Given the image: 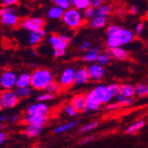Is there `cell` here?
I'll return each instance as SVG.
<instances>
[{
    "label": "cell",
    "instance_id": "9c48e42d",
    "mask_svg": "<svg viewBox=\"0 0 148 148\" xmlns=\"http://www.w3.org/2000/svg\"><path fill=\"white\" fill-rule=\"evenodd\" d=\"M48 115L47 114H26L24 117V122L27 125L44 127L47 123Z\"/></svg>",
    "mask_w": 148,
    "mask_h": 148
},
{
    "label": "cell",
    "instance_id": "2e32d148",
    "mask_svg": "<svg viewBox=\"0 0 148 148\" xmlns=\"http://www.w3.org/2000/svg\"><path fill=\"white\" fill-rule=\"evenodd\" d=\"M1 22L5 26H15L19 22V18L14 12H8L1 16Z\"/></svg>",
    "mask_w": 148,
    "mask_h": 148
},
{
    "label": "cell",
    "instance_id": "f546056e",
    "mask_svg": "<svg viewBox=\"0 0 148 148\" xmlns=\"http://www.w3.org/2000/svg\"><path fill=\"white\" fill-rule=\"evenodd\" d=\"M53 3H54V5L62 9L64 12L70 9L71 5H72V3H71L70 0H54Z\"/></svg>",
    "mask_w": 148,
    "mask_h": 148
},
{
    "label": "cell",
    "instance_id": "11a10c76",
    "mask_svg": "<svg viewBox=\"0 0 148 148\" xmlns=\"http://www.w3.org/2000/svg\"><path fill=\"white\" fill-rule=\"evenodd\" d=\"M145 95L148 96V84L146 85V93H145Z\"/></svg>",
    "mask_w": 148,
    "mask_h": 148
},
{
    "label": "cell",
    "instance_id": "ac0fdd59",
    "mask_svg": "<svg viewBox=\"0 0 148 148\" xmlns=\"http://www.w3.org/2000/svg\"><path fill=\"white\" fill-rule=\"evenodd\" d=\"M46 32L45 29L40 30L38 32H29V43L31 45H36L42 41L43 38L45 36Z\"/></svg>",
    "mask_w": 148,
    "mask_h": 148
},
{
    "label": "cell",
    "instance_id": "f1b7e54d",
    "mask_svg": "<svg viewBox=\"0 0 148 148\" xmlns=\"http://www.w3.org/2000/svg\"><path fill=\"white\" fill-rule=\"evenodd\" d=\"M112 12V6L108 4H103L99 9L96 10V13L102 16H107Z\"/></svg>",
    "mask_w": 148,
    "mask_h": 148
},
{
    "label": "cell",
    "instance_id": "7bdbcfd3",
    "mask_svg": "<svg viewBox=\"0 0 148 148\" xmlns=\"http://www.w3.org/2000/svg\"><path fill=\"white\" fill-rule=\"evenodd\" d=\"M90 46H91V43L90 41H84L80 45V50L81 51H89L90 49Z\"/></svg>",
    "mask_w": 148,
    "mask_h": 148
},
{
    "label": "cell",
    "instance_id": "ab89813d",
    "mask_svg": "<svg viewBox=\"0 0 148 148\" xmlns=\"http://www.w3.org/2000/svg\"><path fill=\"white\" fill-rule=\"evenodd\" d=\"M146 93V85L140 84L136 86V94L138 97H143Z\"/></svg>",
    "mask_w": 148,
    "mask_h": 148
},
{
    "label": "cell",
    "instance_id": "4fadbf2b",
    "mask_svg": "<svg viewBox=\"0 0 148 148\" xmlns=\"http://www.w3.org/2000/svg\"><path fill=\"white\" fill-rule=\"evenodd\" d=\"M90 77L89 75L88 69L81 68L75 71V84L76 85H82L85 84L90 81Z\"/></svg>",
    "mask_w": 148,
    "mask_h": 148
},
{
    "label": "cell",
    "instance_id": "74e56055",
    "mask_svg": "<svg viewBox=\"0 0 148 148\" xmlns=\"http://www.w3.org/2000/svg\"><path fill=\"white\" fill-rule=\"evenodd\" d=\"M64 113L65 114H66L69 116H70V117H75V116H76V114H77V112H76V110L74 108V107L69 104V105H66L65 107H64Z\"/></svg>",
    "mask_w": 148,
    "mask_h": 148
},
{
    "label": "cell",
    "instance_id": "816d5d0a",
    "mask_svg": "<svg viewBox=\"0 0 148 148\" xmlns=\"http://www.w3.org/2000/svg\"><path fill=\"white\" fill-rule=\"evenodd\" d=\"M92 139H93V138H92V137H87V138H84V139H83L82 141H81V144H82V145H85V144H88V143L91 142V141H92Z\"/></svg>",
    "mask_w": 148,
    "mask_h": 148
},
{
    "label": "cell",
    "instance_id": "8fae6325",
    "mask_svg": "<svg viewBox=\"0 0 148 148\" xmlns=\"http://www.w3.org/2000/svg\"><path fill=\"white\" fill-rule=\"evenodd\" d=\"M49 112V106L43 102H36L31 104L27 107V114H47Z\"/></svg>",
    "mask_w": 148,
    "mask_h": 148
},
{
    "label": "cell",
    "instance_id": "4316f807",
    "mask_svg": "<svg viewBox=\"0 0 148 148\" xmlns=\"http://www.w3.org/2000/svg\"><path fill=\"white\" fill-rule=\"evenodd\" d=\"M71 3H72V5L74 6V8L77 9L78 11H80V10L84 11L86 8L90 6V0H72Z\"/></svg>",
    "mask_w": 148,
    "mask_h": 148
},
{
    "label": "cell",
    "instance_id": "b9f144b4",
    "mask_svg": "<svg viewBox=\"0 0 148 148\" xmlns=\"http://www.w3.org/2000/svg\"><path fill=\"white\" fill-rule=\"evenodd\" d=\"M143 30H144V23L143 22L138 23L135 27V34L140 36L143 33Z\"/></svg>",
    "mask_w": 148,
    "mask_h": 148
},
{
    "label": "cell",
    "instance_id": "3957f363",
    "mask_svg": "<svg viewBox=\"0 0 148 148\" xmlns=\"http://www.w3.org/2000/svg\"><path fill=\"white\" fill-rule=\"evenodd\" d=\"M45 21L39 17L26 19L21 22V27L29 32H38L44 29Z\"/></svg>",
    "mask_w": 148,
    "mask_h": 148
},
{
    "label": "cell",
    "instance_id": "d4e9b609",
    "mask_svg": "<svg viewBox=\"0 0 148 148\" xmlns=\"http://www.w3.org/2000/svg\"><path fill=\"white\" fill-rule=\"evenodd\" d=\"M110 55H112L114 59L119 60H124L127 59L128 57V53L127 51L123 49V48H115V49H112L110 51Z\"/></svg>",
    "mask_w": 148,
    "mask_h": 148
},
{
    "label": "cell",
    "instance_id": "680465c9",
    "mask_svg": "<svg viewBox=\"0 0 148 148\" xmlns=\"http://www.w3.org/2000/svg\"><path fill=\"white\" fill-rule=\"evenodd\" d=\"M0 79H1V74H0Z\"/></svg>",
    "mask_w": 148,
    "mask_h": 148
},
{
    "label": "cell",
    "instance_id": "c3c4849f",
    "mask_svg": "<svg viewBox=\"0 0 148 148\" xmlns=\"http://www.w3.org/2000/svg\"><path fill=\"white\" fill-rule=\"evenodd\" d=\"M6 139V134L3 131H0V145H1Z\"/></svg>",
    "mask_w": 148,
    "mask_h": 148
},
{
    "label": "cell",
    "instance_id": "7c38bea8",
    "mask_svg": "<svg viewBox=\"0 0 148 148\" xmlns=\"http://www.w3.org/2000/svg\"><path fill=\"white\" fill-rule=\"evenodd\" d=\"M88 71H89L90 79L94 80V81H99V80L102 79L105 75L104 66L99 65L98 63L91 64L88 68Z\"/></svg>",
    "mask_w": 148,
    "mask_h": 148
},
{
    "label": "cell",
    "instance_id": "9a60e30c",
    "mask_svg": "<svg viewBox=\"0 0 148 148\" xmlns=\"http://www.w3.org/2000/svg\"><path fill=\"white\" fill-rule=\"evenodd\" d=\"M31 86V75L29 73H22L17 77V88H29Z\"/></svg>",
    "mask_w": 148,
    "mask_h": 148
},
{
    "label": "cell",
    "instance_id": "f907efd6",
    "mask_svg": "<svg viewBox=\"0 0 148 148\" xmlns=\"http://www.w3.org/2000/svg\"><path fill=\"white\" fill-rule=\"evenodd\" d=\"M130 12L132 13V14H137L138 12V8L136 5H131L130 7Z\"/></svg>",
    "mask_w": 148,
    "mask_h": 148
},
{
    "label": "cell",
    "instance_id": "8d00e7d4",
    "mask_svg": "<svg viewBox=\"0 0 148 148\" xmlns=\"http://www.w3.org/2000/svg\"><path fill=\"white\" fill-rule=\"evenodd\" d=\"M121 29H122V28H121V27H119V26H117V25H111V26H109L108 28L106 29L107 36L119 34V32L121 31Z\"/></svg>",
    "mask_w": 148,
    "mask_h": 148
},
{
    "label": "cell",
    "instance_id": "ee69618b",
    "mask_svg": "<svg viewBox=\"0 0 148 148\" xmlns=\"http://www.w3.org/2000/svg\"><path fill=\"white\" fill-rule=\"evenodd\" d=\"M102 5H103V1H101V0H91L90 1V6L96 10L99 9Z\"/></svg>",
    "mask_w": 148,
    "mask_h": 148
},
{
    "label": "cell",
    "instance_id": "bcb514c9",
    "mask_svg": "<svg viewBox=\"0 0 148 148\" xmlns=\"http://www.w3.org/2000/svg\"><path fill=\"white\" fill-rule=\"evenodd\" d=\"M8 12H13V9L12 7H5V8L0 9V17Z\"/></svg>",
    "mask_w": 148,
    "mask_h": 148
},
{
    "label": "cell",
    "instance_id": "f35d334b",
    "mask_svg": "<svg viewBox=\"0 0 148 148\" xmlns=\"http://www.w3.org/2000/svg\"><path fill=\"white\" fill-rule=\"evenodd\" d=\"M53 99V95L51 93H48V92H45V93H43L41 95H39L37 97V101L38 102H45V101H49V100H51Z\"/></svg>",
    "mask_w": 148,
    "mask_h": 148
},
{
    "label": "cell",
    "instance_id": "52a82bcc",
    "mask_svg": "<svg viewBox=\"0 0 148 148\" xmlns=\"http://www.w3.org/2000/svg\"><path fill=\"white\" fill-rule=\"evenodd\" d=\"M1 99L4 108H12L19 103V97L15 91L5 90L1 93Z\"/></svg>",
    "mask_w": 148,
    "mask_h": 148
},
{
    "label": "cell",
    "instance_id": "5b68a950",
    "mask_svg": "<svg viewBox=\"0 0 148 148\" xmlns=\"http://www.w3.org/2000/svg\"><path fill=\"white\" fill-rule=\"evenodd\" d=\"M70 37L66 35H51L49 37L48 41L54 50L66 51V48L70 43Z\"/></svg>",
    "mask_w": 148,
    "mask_h": 148
},
{
    "label": "cell",
    "instance_id": "7402d4cb",
    "mask_svg": "<svg viewBox=\"0 0 148 148\" xmlns=\"http://www.w3.org/2000/svg\"><path fill=\"white\" fill-rule=\"evenodd\" d=\"M120 33V32H119ZM106 45L108 46L111 50L112 49H115V48H119L121 47L122 45V42H121V39L119 36V34L117 35H113V36H108L106 39Z\"/></svg>",
    "mask_w": 148,
    "mask_h": 148
},
{
    "label": "cell",
    "instance_id": "7a4b0ae2",
    "mask_svg": "<svg viewBox=\"0 0 148 148\" xmlns=\"http://www.w3.org/2000/svg\"><path fill=\"white\" fill-rule=\"evenodd\" d=\"M62 20L70 29H77L83 23V13H81L77 9L71 7L64 12Z\"/></svg>",
    "mask_w": 148,
    "mask_h": 148
},
{
    "label": "cell",
    "instance_id": "f6af8a7d",
    "mask_svg": "<svg viewBox=\"0 0 148 148\" xmlns=\"http://www.w3.org/2000/svg\"><path fill=\"white\" fill-rule=\"evenodd\" d=\"M17 3H18L17 0H4V1H2V5L5 7H10V5H15Z\"/></svg>",
    "mask_w": 148,
    "mask_h": 148
},
{
    "label": "cell",
    "instance_id": "ffe728a7",
    "mask_svg": "<svg viewBox=\"0 0 148 148\" xmlns=\"http://www.w3.org/2000/svg\"><path fill=\"white\" fill-rule=\"evenodd\" d=\"M64 14V11L62 9H60V7L54 5L51 7L48 11H47V17L51 20H59V19H62Z\"/></svg>",
    "mask_w": 148,
    "mask_h": 148
},
{
    "label": "cell",
    "instance_id": "ba28073f",
    "mask_svg": "<svg viewBox=\"0 0 148 148\" xmlns=\"http://www.w3.org/2000/svg\"><path fill=\"white\" fill-rule=\"evenodd\" d=\"M75 70L73 68H66L60 74L59 84L62 87H69L75 84Z\"/></svg>",
    "mask_w": 148,
    "mask_h": 148
},
{
    "label": "cell",
    "instance_id": "484cf974",
    "mask_svg": "<svg viewBox=\"0 0 148 148\" xmlns=\"http://www.w3.org/2000/svg\"><path fill=\"white\" fill-rule=\"evenodd\" d=\"M76 125H77L76 121H72V122L66 123L65 124H61V125H60V126H58V127H56L54 129V133H56V134L64 133L66 131H69V130L74 129Z\"/></svg>",
    "mask_w": 148,
    "mask_h": 148
},
{
    "label": "cell",
    "instance_id": "cb8c5ba5",
    "mask_svg": "<svg viewBox=\"0 0 148 148\" xmlns=\"http://www.w3.org/2000/svg\"><path fill=\"white\" fill-rule=\"evenodd\" d=\"M136 94V86L123 84L122 85V92L121 95L125 99H131Z\"/></svg>",
    "mask_w": 148,
    "mask_h": 148
},
{
    "label": "cell",
    "instance_id": "30bf717a",
    "mask_svg": "<svg viewBox=\"0 0 148 148\" xmlns=\"http://www.w3.org/2000/svg\"><path fill=\"white\" fill-rule=\"evenodd\" d=\"M70 105L76 110L77 113H86L89 111L88 106H87V100L86 96L83 94L75 95L70 102Z\"/></svg>",
    "mask_w": 148,
    "mask_h": 148
},
{
    "label": "cell",
    "instance_id": "db71d44e",
    "mask_svg": "<svg viewBox=\"0 0 148 148\" xmlns=\"http://www.w3.org/2000/svg\"><path fill=\"white\" fill-rule=\"evenodd\" d=\"M4 108L3 106V103H2V99H1V94H0V112L2 111V109Z\"/></svg>",
    "mask_w": 148,
    "mask_h": 148
},
{
    "label": "cell",
    "instance_id": "f5cc1de1",
    "mask_svg": "<svg viewBox=\"0 0 148 148\" xmlns=\"http://www.w3.org/2000/svg\"><path fill=\"white\" fill-rule=\"evenodd\" d=\"M9 118H8V116H6V115H0V124H2V123L3 122H5V121H6V120H8Z\"/></svg>",
    "mask_w": 148,
    "mask_h": 148
},
{
    "label": "cell",
    "instance_id": "8992f818",
    "mask_svg": "<svg viewBox=\"0 0 148 148\" xmlns=\"http://www.w3.org/2000/svg\"><path fill=\"white\" fill-rule=\"evenodd\" d=\"M92 92L94 93V95L97 97V99L100 101L102 105L109 102L114 98L108 89V86H106V85H102V84L98 85L96 88H94L92 90Z\"/></svg>",
    "mask_w": 148,
    "mask_h": 148
},
{
    "label": "cell",
    "instance_id": "681fc988",
    "mask_svg": "<svg viewBox=\"0 0 148 148\" xmlns=\"http://www.w3.org/2000/svg\"><path fill=\"white\" fill-rule=\"evenodd\" d=\"M66 51H61V50H54V56L55 57H62L65 54Z\"/></svg>",
    "mask_w": 148,
    "mask_h": 148
},
{
    "label": "cell",
    "instance_id": "d590c367",
    "mask_svg": "<svg viewBox=\"0 0 148 148\" xmlns=\"http://www.w3.org/2000/svg\"><path fill=\"white\" fill-rule=\"evenodd\" d=\"M60 88V84H58V83H56V82H52L51 84H50L48 85V87L45 89V90H46L48 93H51V94H52V95H53L54 93H56V92L59 91Z\"/></svg>",
    "mask_w": 148,
    "mask_h": 148
},
{
    "label": "cell",
    "instance_id": "60d3db41",
    "mask_svg": "<svg viewBox=\"0 0 148 148\" xmlns=\"http://www.w3.org/2000/svg\"><path fill=\"white\" fill-rule=\"evenodd\" d=\"M117 102H118L120 107H123V106H128L131 105L133 100L131 99H123L122 100H117Z\"/></svg>",
    "mask_w": 148,
    "mask_h": 148
},
{
    "label": "cell",
    "instance_id": "836d02e7",
    "mask_svg": "<svg viewBox=\"0 0 148 148\" xmlns=\"http://www.w3.org/2000/svg\"><path fill=\"white\" fill-rule=\"evenodd\" d=\"M83 16L86 19V20H92L94 17L96 16V9H94L93 7L90 6L88 8H86L84 12H83Z\"/></svg>",
    "mask_w": 148,
    "mask_h": 148
},
{
    "label": "cell",
    "instance_id": "5bb4252c",
    "mask_svg": "<svg viewBox=\"0 0 148 148\" xmlns=\"http://www.w3.org/2000/svg\"><path fill=\"white\" fill-rule=\"evenodd\" d=\"M86 100H87V106H88V109L90 111H96L98 110L99 107L101 106L100 101L97 99V97L94 95V93L92 90L88 92L86 94Z\"/></svg>",
    "mask_w": 148,
    "mask_h": 148
},
{
    "label": "cell",
    "instance_id": "4dcf8cb0",
    "mask_svg": "<svg viewBox=\"0 0 148 148\" xmlns=\"http://www.w3.org/2000/svg\"><path fill=\"white\" fill-rule=\"evenodd\" d=\"M107 86H108V89L114 98V97L117 98L121 95V92H122V85L117 84H112Z\"/></svg>",
    "mask_w": 148,
    "mask_h": 148
},
{
    "label": "cell",
    "instance_id": "7dc6e473",
    "mask_svg": "<svg viewBox=\"0 0 148 148\" xmlns=\"http://www.w3.org/2000/svg\"><path fill=\"white\" fill-rule=\"evenodd\" d=\"M8 120H9L10 123H18L19 121H20V116L17 115V114H13Z\"/></svg>",
    "mask_w": 148,
    "mask_h": 148
},
{
    "label": "cell",
    "instance_id": "603a6c76",
    "mask_svg": "<svg viewBox=\"0 0 148 148\" xmlns=\"http://www.w3.org/2000/svg\"><path fill=\"white\" fill-rule=\"evenodd\" d=\"M106 24V17L97 14L90 21V26L94 29H102Z\"/></svg>",
    "mask_w": 148,
    "mask_h": 148
},
{
    "label": "cell",
    "instance_id": "6f0895ef",
    "mask_svg": "<svg viewBox=\"0 0 148 148\" xmlns=\"http://www.w3.org/2000/svg\"><path fill=\"white\" fill-rule=\"evenodd\" d=\"M32 148H41V147H38V146H35V147H32Z\"/></svg>",
    "mask_w": 148,
    "mask_h": 148
},
{
    "label": "cell",
    "instance_id": "277c9868",
    "mask_svg": "<svg viewBox=\"0 0 148 148\" xmlns=\"http://www.w3.org/2000/svg\"><path fill=\"white\" fill-rule=\"evenodd\" d=\"M18 75L11 70H6L1 74L0 79V86L5 90H11L13 87L16 86Z\"/></svg>",
    "mask_w": 148,
    "mask_h": 148
},
{
    "label": "cell",
    "instance_id": "9f6ffc18",
    "mask_svg": "<svg viewBox=\"0 0 148 148\" xmlns=\"http://www.w3.org/2000/svg\"><path fill=\"white\" fill-rule=\"evenodd\" d=\"M3 127H4V126H3V124H0V130L3 129Z\"/></svg>",
    "mask_w": 148,
    "mask_h": 148
},
{
    "label": "cell",
    "instance_id": "83f0119b",
    "mask_svg": "<svg viewBox=\"0 0 148 148\" xmlns=\"http://www.w3.org/2000/svg\"><path fill=\"white\" fill-rule=\"evenodd\" d=\"M144 126H145V121H143V120L138 121V122L134 123L133 124H131L130 126H129V128L126 130V133L127 134L136 133L137 131H138L139 130H141Z\"/></svg>",
    "mask_w": 148,
    "mask_h": 148
},
{
    "label": "cell",
    "instance_id": "6da1fadb",
    "mask_svg": "<svg viewBox=\"0 0 148 148\" xmlns=\"http://www.w3.org/2000/svg\"><path fill=\"white\" fill-rule=\"evenodd\" d=\"M52 82V75L48 69H38L31 74V87L35 90H45Z\"/></svg>",
    "mask_w": 148,
    "mask_h": 148
},
{
    "label": "cell",
    "instance_id": "1f68e13d",
    "mask_svg": "<svg viewBox=\"0 0 148 148\" xmlns=\"http://www.w3.org/2000/svg\"><path fill=\"white\" fill-rule=\"evenodd\" d=\"M15 93L17 94V96L19 99H24V98H28L30 94H31V89L29 88H17L15 90Z\"/></svg>",
    "mask_w": 148,
    "mask_h": 148
},
{
    "label": "cell",
    "instance_id": "d6a6232c",
    "mask_svg": "<svg viewBox=\"0 0 148 148\" xmlns=\"http://www.w3.org/2000/svg\"><path fill=\"white\" fill-rule=\"evenodd\" d=\"M109 61H110V54H108V53H106V52L100 53L98 57V59H97L98 64L102 66L106 65V64H108Z\"/></svg>",
    "mask_w": 148,
    "mask_h": 148
},
{
    "label": "cell",
    "instance_id": "e0dca14e",
    "mask_svg": "<svg viewBox=\"0 0 148 148\" xmlns=\"http://www.w3.org/2000/svg\"><path fill=\"white\" fill-rule=\"evenodd\" d=\"M100 54V51L98 47L90 48L85 54L82 57V60L85 62H93L97 61L99 55Z\"/></svg>",
    "mask_w": 148,
    "mask_h": 148
},
{
    "label": "cell",
    "instance_id": "d6986e66",
    "mask_svg": "<svg viewBox=\"0 0 148 148\" xmlns=\"http://www.w3.org/2000/svg\"><path fill=\"white\" fill-rule=\"evenodd\" d=\"M119 36L121 39V42H122V45H127L130 44L134 39V33L130 29H122L119 33Z\"/></svg>",
    "mask_w": 148,
    "mask_h": 148
},
{
    "label": "cell",
    "instance_id": "44dd1931",
    "mask_svg": "<svg viewBox=\"0 0 148 148\" xmlns=\"http://www.w3.org/2000/svg\"><path fill=\"white\" fill-rule=\"evenodd\" d=\"M42 129H43V127L27 125L23 133H24V135L27 136L28 138H36L39 135L40 133H41Z\"/></svg>",
    "mask_w": 148,
    "mask_h": 148
},
{
    "label": "cell",
    "instance_id": "e575fe53",
    "mask_svg": "<svg viewBox=\"0 0 148 148\" xmlns=\"http://www.w3.org/2000/svg\"><path fill=\"white\" fill-rule=\"evenodd\" d=\"M98 125H99V123H98V122H95V121H94V122L89 123H87V124L82 126V127L80 128L79 131H80L81 133H85V132H88V131H90V130H93V129H95Z\"/></svg>",
    "mask_w": 148,
    "mask_h": 148
}]
</instances>
